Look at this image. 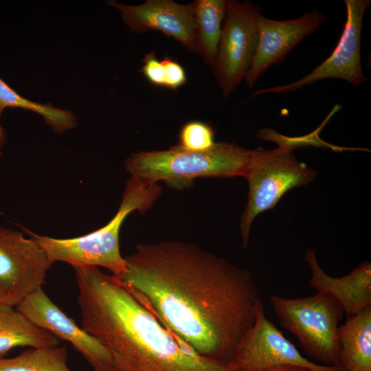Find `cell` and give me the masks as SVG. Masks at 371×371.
Instances as JSON below:
<instances>
[{"mask_svg":"<svg viewBox=\"0 0 371 371\" xmlns=\"http://www.w3.org/2000/svg\"><path fill=\"white\" fill-rule=\"evenodd\" d=\"M117 277L178 339L200 356L229 365L256 317L253 275L199 246L143 243Z\"/></svg>","mask_w":371,"mask_h":371,"instance_id":"1","label":"cell"},{"mask_svg":"<svg viewBox=\"0 0 371 371\" xmlns=\"http://www.w3.org/2000/svg\"><path fill=\"white\" fill-rule=\"evenodd\" d=\"M74 269L82 328L108 350L115 371H233L178 339L117 277Z\"/></svg>","mask_w":371,"mask_h":371,"instance_id":"2","label":"cell"},{"mask_svg":"<svg viewBox=\"0 0 371 371\" xmlns=\"http://www.w3.org/2000/svg\"><path fill=\"white\" fill-rule=\"evenodd\" d=\"M161 193L158 183H148L131 177L126 182L121 203L113 218L102 227L72 238H55L36 234L24 228L45 251L49 261L65 262L74 267L93 266L109 269L115 277L125 270L126 261L120 249V231L131 212L144 213Z\"/></svg>","mask_w":371,"mask_h":371,"instance_id":"3","label":"cell"},{"mask_svg":"<svg viewBox=\"0 0 371 371\" xmlns=\"http://www.w3.org/2000/svg\"><path fill=\"white\" fill-rule=\"evenodd\" d=\"M253 150L231 142H216L204 151H192L178 144L168 150L132 153L125 161L131 177L149 183L163 181L184 189L197 177H243Z\"/></svg>","mask_w":371,"mask_h":371,"instance_id":"4","label":"cell"},{"mask_svg":"<svg viewBox=\"0 0 371 371\" xmlns=\"http://www.w3.org/2000/svg\"><path fill=\"white\" fill-rule=\"evenodd\" d=\"M317 175L298 161L289 146L253 150L243 176L249 185L247 204L240 218L243 247L248 245L251 227L258 214L273 208L287 191L309 183Z\"/></svg>","mask_w":371,"mask_h":371,"instance_id":"5","label":"cell"},{"mask_svg":"<svg viewBox=\"0 0 371 371\" xmlns=\"http://www.w3.org/2000/svg\"><path fill=\"white\" fill-rule=\"evenodd\" d=\"M270 301L282 326L297 338L308 356L341 367L338 324L344 311L334 297L322 292L297 298L274 295Z\"/></svg>","mask_w":371,"mask_h":371,"instance_id":"6","label":"cell"},{"mask_svg":"<svg viewBox=\"0 0 371 371\" xmlns=\"http://www.w3.org/2000/svg\"><path fill=\"white\" fill-rule=\"evenodd\" d=\"M261 10L249 1L227 0L216 60L212 66L223 96L228 98L244 80L258 44Z\"/></svg>","mask_w":371,"mask_h":371,"instance_id":"7","label":"cell"},{"mask_svg":"<svg viewBox=\"0 0 371 371\" xmlns=\"http://www.w3.org/2000/svg\"><path fill=\"white\" fill-rule=\"evenodd\" d=\"M52 265L32 238L0 226V305L16 306L42 288Z\"/></svg>","mask_w":371,"mask_h":371,"instance_id":"8","label":"cell"},{"mask_svg":"<svg viewBox=\"0 0 371 371\" xmlns=\"http://www.w3.org/2000/svg\"><path fill=\"white\" fill-rule=\"evenodd\" d=\"M346 20L341 35L331 54L311 72L291 83L258 89L252 98L261 94L293 92L325 79L344 80L359 87L367 78L361 60V36L363 19L371 4L370 0H344Z\"/></svg>","mask_w":371,"mask_h":371,"instance_id":"9","label":"cell"},{"mask_svg":"<svg viewBox=\"0 0 371 371\" xmlns=\"http://www.w3.org/2000/svg\"><path fill=\"white\" fill-rule=\"evenodd\" d=\"M282 365H296L315 371H346L339 366L315 363L304 357L265 315L260 299L254 324L240 343L228 365L233 371H267Z\"/></svg>","mask_w":371,"mask_h":371,"instance_id":"10","label":"cell"},{"mask_svg":"<svg viewBox=\"0 0 371 371\" xmlns=\"http://www.w3.org/2000/svg\"><path fill=\"white\" fill-rule=\"evenodd\" d=\"M16 309L37 326L69 342L93 371H115L111 355L103 345L62 311L42 288L28 295Z\"/></svg>","mask_w":371,"mask_h":371,"instance_id":"11","label":"cell"},{"mask_svg":"<svg viewBox=\"0 0 371 371\" xmlns=\"http://www.w3.org/2000/svg\"><path fill=\"white\" fill-rule=\"evenodd\" d=\"M326 21L317 9L300 17L273 20L262 14L258 17V44L251 65L244 79L252 88L258 78L273 65L280 63L305 37L315 32Z\"/></svg>","mask_w":371,"mask_h":371,"instance_id":"12","label":"cell"},{"mask_svg":"<svg viewBox=\"0 0 371 371\" xmlns=\"http://www.w3.org/2000/svg\"><path fill=\"white\" fill-rule=\"evenodd\" d=\"M120 10L129 29L144 33L160 31L181 43L190 52L197 53L193 3L181 4L172 0H147L137 5L110 1Z\"/></svg>","mask_w":371,"mask_h":371,"instance_id":"13","label":"cell"},{"mask_svg":"<svg viewBox=\"0 0 371 371\" xmlns=\"http://www.w3.org/2000/svg\"><path fill=\"white\" fill-rule=\"evenodd\" d=\"M304 260L311 271L310 286L317 292L327 293L334 297L341 304L347 317L371 306L370 262H361L349 274L334 278L322 269L314 249L306 251Z\"/></svg>","mask_w":371,"mask_h":371,"instance_id":"14","label":"cell"},{"mask_svg":"<svg viewBox=\"0 0 371 371\" xmlns=\"http://www.w3.org/2000/svg\"><path fill=\"white\" fill-rule=\"evenodd\" d=\"M341 364L346 371H371V306L348 316L338 328Z\"/></svg>","mask_w":371,"mask_h":371,"instance_id":"15","label":"cell"},{"mask_svg":"<svg viewBox=\"0 0 371 371\" xmlns=\"http://www.w3.org/2000/svg\"><path fill=\"white\" fill-rule=\"evenodd\" d=\"M58 345L55 335L33 324L14 307L0 305V357L19 346L44 348Z\"/></svg>","mask_w":371,"mask_h":371,"instance_id":"16","label":"cell"},{"mask_svg":"<svg viewBox=\"0 0 371 371\" xmlns=\"http://www.w3.org/2000/svg\"><path fill=\"white\" fill-rule=\"evenodd\" d=\"M197 54L207 66H213L217 54L227 0L193 2Z\"/></svg>","mask_w":371,"mask_h":371,"instance_id":"17","label":"cell"},{"mask_svg":"<svg viewBox=\"0 0 371 371\" xmlns=\"http://www.w3.org/2000/svg\"><path fill=\"white\" fill-rule=\"evenodd\" d=\"M6 108H21L37 113L60 135L77 125L76 117L71 111L30 101L18 94L0 78V119Z\"/></svg>","mask_w":371,"mask_h":371,"instance_id":"18","label":"cell"},{"mask_svg":"<svg viewBox=\"0 0 371 371\" xmlns=\"http://www.w3.org/2000/svg\"><path fill=\"white\" fill-rule=\"evenodd\" d=\"M65 346L31 348L12 358L0 357V371H71Z\"/></svg>","mask_w":371,"mask_h":371,"instance_id":"19","label":"cell"},{"mask_svg":"<svg viewBox=\"0 0 371 371\" xmlns=\"http://www.w3.org/2000/svg\"><path fill=\"white\" fill-rule=\"evenodd\" d=\"M215 143L214 129L207 123L192 121L181 128L178 145L183 149L204 151L211 148Z\"/></svg>","mask_w":371,"mask_h":371,"instance_id":"20","label":"cell"},{"mask_svg":"<svg viewBox=\"0 0 371 371\" xmlns=\"http://www.w3.org/2000/svg\"><path fill=\"white\" fill-rule=\"evenodd\" d=\"M141 71L151 84L155 86L164 87V66L162 61L157 58L155 52H150L145 56Z\"/></svg>","mask_w":371,"mask_h":371,"instance_id":"21","label":"cell"},{"mask_svg":"<svg viewBox=\"0 0 371 371\" xmlns=\"http://www.w3.org/2000/svg\"><path fill=\"white\" fill-rule=\"evenodd\" d=\"M161 61L165 69L164 87L176 89L186 82V74L181 65L170 58Z\"/></svg>","mask_w":371,"mask_h":371,"instance_id":"22","label":"cell"},{"mask_svg":"<svg viewBox=\"0 0 371 371\" xmlns=\"http://www.w3.org/2000/svg\"><path fill=\"white\" fill-rule=\"evenodd\" d=\"M267 371H315L311 368L296 365H282Z\"/></svg>","mask_w":371,"mask_h":371,"instance_id":"23","label":"cell"},{"mask_svg":"<svg viewBox=\"0 0 371 371\" xmlns=\"http://www.w3.org/2000/svg\"><path fill=\"white\" fill-rule=\"evenodd\" d=\"M7 139L6 131L4 128L2 126L0 122V157L3 154V148L5 146Z\"/></svg>","mask_w":371,"mask_h":371,"instance_id":"24","label":"cell"}]
</instances>
